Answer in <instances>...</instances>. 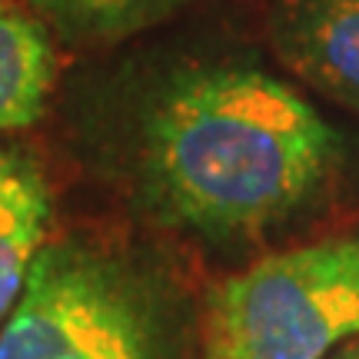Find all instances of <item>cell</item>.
Segmentation results:
<instances>
[{"label":"cell","mask_w":359,"mask_h":359,"mask_svg":"<svg viewBox=\"0 0 359 359\" xmlns=\"http://www.w3.org/2000/svg\"><path fill=\"white\" fill-rule=\"evenodd\" d=\"M343 137L290 83L253 67L187 70L143 116V183L173 223L213 243L257 240L320 203Z\"/></svg>","instance_id":"cell-1"},{"label":"cell","mask_w":359,"mask_h":359,"mask_svg":"<svg viewBox=\"0 0 359 359\" xmlns=\"http://www.w3.org/2000/svg\"><path fill=\"white\" fill-rule=\"evenodd\" d=\"M0 359H183L167 283L83 240L43 246L0 326Z\"/></svg>","instance_id":"cell-2"},{"label":"cell","mask_w":359,"mask_h":359,"mask_svg":"<svg viewBox=\"0 0 359 359\" xmlns=\"http://www.w3.org/2000/svg\"><path fill=\"white\" fill-rule=\"evenodd\" d=\"M359 336V236L257 259L219 283L203 320V359H326Z\"/></svg>","instance_id":"cell-3"},{"label":"cell","mask_w":359,"mask_h":359,"mask_svg":"<svg viewBox=\"0 0 359 359\" xmlns=\"http://www.w3.org/2000/svg\"><path fill=\"white\" fill-rule=\"evenodd\" d=\"M269 37L296 77L359 116V0H273Z\"/></svg>","instance_id":"cell-4"},{"label":"cell","mask_w":359,"mask_h":359,"mask_svg":"<svg viewBox=\"0 0 359 359\" xmlns=\"http://www.w3.org/2000/svg\"><path fill=\"white\" fill-rule=\"evenodd\" d=\"M50 210L43 167L20 147L0 143V326L43 250Z\"/></svg>","instance_id":"cell-5"},{"label":"cell","mask_w":359,"mask_h":359,"mask_svg":"<svg viewBox=\"0 0 359 359\" xmlns=\"http://www.w3.org/2000/svg\"><path fill=\"white\" fill-rule=\"evenodd\" d=\"M53 80L57 50L47 24L0 0V137L37 123Z\"/></svg>","instance_id":"cell-6"},{"label":"cell","mask_w":359,"mask_h":359,"mask_svg":"<svg viewBox=\"0 0 359 359\" xmlns=\"http://www.w3.org/2000/svg\"><path fill=\"white\" fill-rule=\"evenodd\" d=\"M74 40H116L160 24L187 0H27Z\"/></svg>","instance_id":"cell-7"},{"label":"cell","mask_w":359,"mask_h":359,"mask_svg":"<svg viewBox=\"0 0 359 359\" xmlns=\"http://www.w3.org/2000/svg\"><path fill=\"white\" fill-rule=\"evenodd\" d=\"M326 359H359V336H353V339H346L339 349H333Z\"/></svg>","instance_id":"cell-8"}]
</instances>
